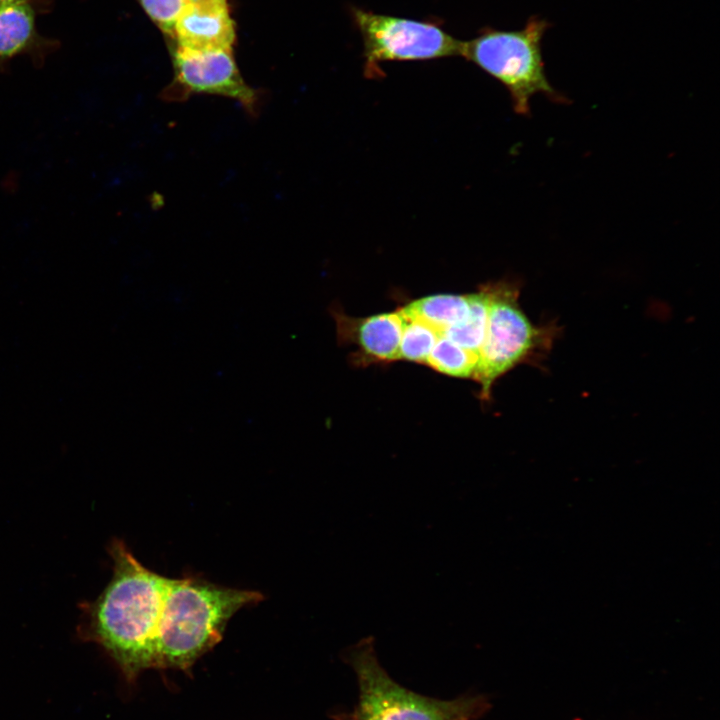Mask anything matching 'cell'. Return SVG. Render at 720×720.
<instances>
[{"instance_id":"obj_13","label":"cell","mask_w":720,"mask_h":720,"mask_svg":"<svg viewBox=\"0 0 720 720\" xmlns=\"http://www.w3.org/2000/svg\"><path fill=\"white\" fill-rule=\"evenodd\" d=\"M479 354L465 349L441 335L429 353L425 365L444 375L472 378Z\"/></svg>"},{"instance_id":"obj_17","label":"cell","mask_w":720,"mask_h":720,"mask_svg":"<svg viewBox=\"0 0 720 720\" xmlns=\"http://www.w3.org/2000/svg\"><path fill=\"white\" fill-rule=\"evenodd\" d=\"M24 1L32 2V0H0V5L7 4V3H13V2H24Z\"/></svg>"},{"instance_id":"obj_5","label":"cell","mask_w":720,"mask_h":720,"mask_svg":"<svg viewBox=\"0 0 720 720\" xmlns=\"http://www.w3.org/2000/svg\"><path fill=\"white\" fill-rule=\"evenodd\" d=\"M551 23L531 16L519 30L486 27L476 37L462 42L461 55L500 81L509 91L517 114L528 116L530 99L537 93L551 101L566 103L549 83L542 57V39Z\"/></svg>"},{"instance_id":"obj_9","label":"cell","mask_w":720,"mask_h":720,"mask_svg":"<svg viewBox=\"0 0 720 720\" xmlns=\"http://www.w3.org/2000/svg\"><path fill=\"white\" fill-rule=\"evenodd\" d=\"M235 23L226 2L187 3L175 27L174 46L196 51L232 49Z\"/></svg>"},{"instance_id":"obj_4","label":"cell","mask_w":720,"mask_h":720,"mask_svg":"<svg viewBox=\"0 0 720 720\" xmlns=\"http://www.w3.org/2000/svg\"><path fill=\"white\" fill-rule=\"evenodd\" d=\"M488 319L485 338L473 379L481 385L480 398L488 401L494 383L522 363L538 365L559 335L554 323L536 326L519 304V281L499 280L485 284Z\"/></svg>"},{"instance_id":"obj_2","label":"cell","mask_w":720,"mask_h":720,"mask_svg":"<svg viewBox=\"0 0 720 720\" xmlns=\"http://www.w3.org/2000/svg\"><path fill=\"white\" fill-rule=\"evenodd\" d=\"M263 595L218 585L201 578H169L162 608L157 669L189 672L223 637L228 621Z\"/></svg>"},{"instance_id":"obj_15","label":"cell","mask_w":720,"mask_h":720,"mask_svg":"<svg viewBox=\"0 0 720 720\" xmlns=\"http://www.w3.org/2000/svg\"><path fill=\"white\" fill-rule=\"evenodd\" d=\"M153 23L173 39L175 23L186 0H137Z\"/></svg>"},{"instance_id":"obj_3","label":"cell","mask_w":720,"mask_h":720,"mask_svg":"<svg viewBox=\"0 0 720 720\" xmlns=\"http://www.w3.org/2000/svg\"><path fill=\"white\" fill-rule=\"evenodd\" d=\"M347 662L358 683V702L338 720H475L488 708L482 696L441 700L416 693L389 676L371 637L348 649Z\"/></svg>"},{"instance_id":"obj_7","label":"cell","mask_w":720,"mask_h":720,"mask_svg":"<svg viewBox=\"0 0 720 720\" xmlns=\"http://www.w3.org/2000/svg\"><path fill=\"white\" fill-rule=\"evenodd\" d=\"M174 76L161 93L167 102H183L195 94H208L237 102L251 117L261 107V95L242 77L233 49L188 50L172 45Z\"/></svg>"},{"instance_id":"obj_6","label":"cell","mask_w":720,"mask_h":720,"mask_svg":"<svg viewBox=\"0 0 720 720\" xmlns=\"http://www.w3.org/2000/svg\"><path fill=\"white\" fill-rule=\"evenodd\" d=\"M351 15L363 41L366 77L382 75L385 61L429 60L460 56L462 42L438 23L378 14L352 7Z\"/></svg>"},{"instance_id":"obj_1","label":"cell","mask_w":720,"mask_h":720,"mask_svg":"<svg viewBox=\"0 0 720 720\" xmlns=\"http://www.w3.org/2000/svg\"><path fill=\"white\" fill-rule=\"evenodd\" d=\"M110 581L100 595L79 605L78 636L99 645L133 682L157 669V640L168 577L143 566L120 539L108 546Z\"/></svg>"},{"instance_id":"obj_12","label":"cell","mask_w":720,"mask_h":720,"mask_svg":"<svg viewBox=\"0 0 720 720\" xmlns=\"http://www.w3.org/2000/svg\"><path fill=\"white\" fill-rule=\"evenodd\" d=\"M488 319V292L481 285L470 293L469 309L462 320L445 330L442 335L459 346L479 354Z\"/></svg>"},{"instance_id":"obj_11","label":"cell","mask_w":720,"mask_h":720,"mask_svg":"<svg viewBox=\"0 0 720 720\" xmlns=\"http://www.w3.org/2000/svg\"><path fill=\"white\" fill-rule=\"evenodd\" d=\"M470 294H435L415 299L400 311L405 317L420 319L443 333L464 318Z\"/></svg>"},{"instance_id":"obj_14","label":"cell","mask_w":720,"mask_h":720,"mask_svg":"<svg viewBox=\"0 0 720 720\" xmlns=\"http://www.w3.org/2000/svg\"><path fill=\"white\" fill-rule=\"evenodd\" d=\"M403 318L404 326L398 360L425 364L429 353L442 333L420 319L405 316Z\"/></svg>"},{"instance_id":"obj_8","label":"cell","mask_w":720,"mask_h":720,"mask_svg":"<svg viewBox=\"0 0 720 720\" xmlns=\"http://www.w3.org/2000/svg\"><path fill=\"white\" fill-rule=\"evenodd\" d=\"M339 344L357 347L353 361L358 365L398 360L404 326L400 309L367 317H352L336 305L330 307Z\"/></svg>"},{"instance_id":"obj_16","label":"cell","mask_w":720,"mask_h":720,"mask_svg":"<svg viewBox=\"0 0 720 720\" xmlns=\"http://www.w3.org/2000/svg\"><path fill=\"white\" fill-rule=\"evenodd\" d=\"M210 1H216V2H226L227 0H186L187 3H194V2H210Z\"/></svg>"},{"instance_id":"obj_10","label":"cell","mask_w":720,"mask_h":720,"mask_svg":"<svg viewBox=\"0 0 720 720\" xmlns=\"http://www.w3.org/2000/svg\"><path fill=\"white\" fill-rule=\"evenodd\" d=\"M57 42L39 34L33 2L0 5V70L15 57L29 56L40 66Z\"/></svg>"}]
</instances>
